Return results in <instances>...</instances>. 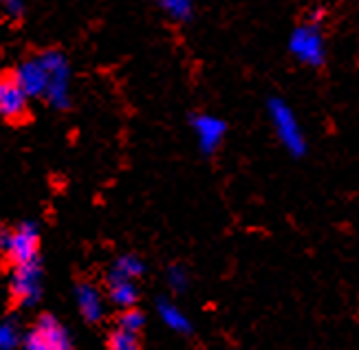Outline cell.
<instances>
[{
  "label": "cell",
  "mask_w": 359,
  "mask_h": 350,
  "mask_svg": "<svg viewBox=\"0 0 359 350\" xmlns=\"http://www.w3.org/2000/svg\"><path fill=\"white\" fill-rule=\"evenodd\" d=\"M326 11L316 7L306 11L304 18L293 25L287 36V53L306 69H324L329 62V40L324 29Z\"/></svg>",
  "instance_id": "1"
},
{
  "label": "cell",
  "mask_w": 359,
  "mask_h": 350,
  "mask_svg": "<svg viewBox=\"0 0 359 350\" xmlns=\"http://www.w3.org/2000/svg\"><path fill=\"white\" fill-rule=\"evenodd\" d=\"M264 108H267V119L271 123L278 141L283 143V148L293 159H302L309 152V141L293 106L285 97L271 95V97H267V102H264Z\"/></svg>",
  "instance_id": "2"
},
{
  "label": "cell",
  "mask_w": 359,
  "mask_h": 350,
  "mask_svg": "<svg viewBox=\"0 0 359 350\" xmlns=\"http://www.w3.org/2000/svg\"><path fill=\"white\" fill-rule=\"evenodd\" d=\"M40 62L46 69V75H49V84H46V95L44 100L49 102L53 108L65 110L71 106V67L67 55L57 51V49H46L42 53H38Z\"/></svg>",
  "instance_id": "3"
},
{
  "label": "cell",
  "mask_w": 359,
  "mask_h": 350,
  "mask_svg": "<svg viewBox=\"0 0 359 350\" xmlns=\"http://www.w3.org/2000/svg\"><path fill=\"white\" fill-rule=\"evenodd\" d=\"M38 227L34 222H20L15 229L0 227V251L15 264L38 260Z\"/></svg>",
  "instance_id": "4"
},
{
  "label": "cell",
  "mask_w": 359,
  "mask_h": 350,
  "mask_svg": "<svg viewBox=\"0 0 359 350\" xmlns=\"http://www.w3.org/2000/svg\"><path fill=\"white\" fill-rule=\"evenodd\" d=\"M11 295L20 307H34L42 295V269L38 260L15 264L11 271Z\"/></svg>",
  "instance_id": "5"
},
{
  "label": "cell",
  "mask_w": 359,
  "mask_h": 350,
  "mask_svg": "<svg viewBox=\"0 0 359 350\" xmlns=\"http://www.w3.org/2000/svg\"><path fill=\"white\" fill-rule=\"evenodd\" d=\"M190 128L196 137V146L201 154L212 156L223 146L227 137V121L212 113H194L190 115Z\"/></svg>",
  "instance_id": "6"
},
{
  "label": "cell",
  "mask_w": 359,
  "mask_h": 350,
  "mask_svg": "<svg viewBox=\"0 0 359 350\" xmlns=\"http://www.w3.org/2000/svg\"><path fill=\"white\" fill-rule=\"evenodd\" d=\"M29 113L27 93L11 75H0V117L7 121H22Z\"/></svg>",
  "instance_id": "7"
},
{
  "label": "cell",
  "mask_w": 359,
  "mask_h": 350,
  "mask_svg": "<svg viewBox=\"0 0 359 350\" xmlns=\"http://www.w3.org/2000/svg\"><path fill=\"white\" fill-rule=\"evenodd\" d=\"M15 82L20 84V88L27 93V97H44L46 95V84H49V75H46V69L40 62L38 55L29 58L25 62H20L18 69L13 71Z\"/></svg>",
  "instance_id": "8"
},
{
  "label": "cell",
  "mask_w": 359,
  "mask_h": 350,
  "mask_svg": "<svg viewBox=\"0 0 359 350\" xmlns=\"http://www.w3.org/2000/svg\"><path fill=\"white\" fill-rule=\"evenodd\" d=\"M77 297V307H80V313L86 317L88 322H100L104 317V297L100 293L97 286L93 284H80L75 291Z\"/></svg>",
  "instance_id": "9"
},
{
  "label": "cell",
  "mask_w": 359,
  "mask_h": 350,
  "mask_svg": "<svg viewBox=\"0 0 359 350\" xmlns=\"http://www.w3.org/2000/svg\"><path fill=\"white\" fill-rule=\"evenodd\" d=\"M146 271V264L139 256H133V253H126V256H121L115 260L113 264V271L108 276V282H135L144 276Z\"/></svg>",
  "instance_id": "10"
},
{
  "label": "cell",
  "mask_w": 359,
  "mask_h": 350,
  "mask_svg": "<svg viewBox=\"0 0 359 350\" xmlns=\"http://www.w3.org/2000/svg\"><path fill=\"white\" fill-rule=\"evenodd\" d=\"M36 328L46 337L51 350H73L71 339H69V332L65 330V326H62L55 320V317H51V315L40 317V322L36 324Z\"/></svg>",
  "instance_id": "11"
},
{
  "label": "cell",
  "mask_w": 359,
  "mask_h": 350,
  "mask_svg": "<svg viewBox=\"0 0 359 350\" xmlns=\"http://www.w3.org/2000/svg\"><path fill=\"white\" fill-rule=\"evenodd\" d=\"M157 7L168 20L177 25H190L196 15V3L194 0H154Z\"/></svg>",
  "instance_id": "12"
},
{
  "label": "cell",
  "mask_w": 359,
  "mask_h": 350,
  "mask_svg": "<svg viewBox=\"0 0 359 350\" xmlns=\"http://www.w3.org/2000/svg\"><path fill=\"white\" fill-rule=\"evenodd\" d=\"M157 313H159V317H161V322H163L170 330L179 332V335H190V332H192V322H190V317H187L179 307H175L172 302L161 299L159 304H157Z\"/></svg>",
  "instance_id": "13"
},
{
  "label": "cell",
  "mask_w": 359,
  "mask_h": 350,
  "mask_svg": "<svg viewBox=\"0 0 359 350\" xmlns=\"http://www.w3.org/2000/svg\"><path fill=\"white\" fill-rule=\"evenodd\" d=\"M108 293H111V299L113 304H117L119 309H135L137 299H139V289L135 282H111V289H108Z\"/></svg>",
  "instance_id": "14"
},
{
  "label": "cell",
  "mask_w": 359,
  "mask_h": 350,
  "mask_svg": "<svg viewBox=\"0 0 359 350\" xmlns=\"http://www.w3.org/2000/svg\"><path fill=\"white\" fill-rule=\"evenodd\" d=\"M20 328L13 322L0 324V350H15L20 346Z\"/></svg>",
  "instance_id": "15"
},
{
  "label": "cell",
  "mask_w": 359,
  "mask_h": 350,
  "mask_svg": "<svg viewBox=\"0 0 359 350\" xmlns=\"http://www.w3.org/2000/svg\"><path fill=\"white\" fill-rule=\"evenodd\" d=\"M144 322H146V317H144L142 311L126 309V311L121 313V317H119V328L126 330V332H133V335H137V332L144 328Z\"/></svg>",
  "instance_id": "16"
},
{
  "label": "cell",
  "mask_w": 359,
  "mask_h": 350,
  "mask_svg": "<svg viewBox=\"0 0 359 350\" xmlns=\"http://www.w3.org/2000/svg\"><path fill=\"white\" fill-rule=\"evenodd\" d=\"M108 348L111 350H139V342H137V335H133V332L117 328L111 335V339H108Z\"/></svg>",
  "instance_id": "17"
},
{
  "label": "cell",
  "mask_w": 359,
  "mask_h": 350,
  "mask_svg": "<svg viewBox=\"0 0 359 350\" xmlns=\"http://www.w3.org/2000/svg\"><path fill=\"white\" fill-rule=\"evenodd\" d=\"M25 13V0H0V15L5 18H22Z\"/></svg>",
  "instance_id": "18"
},
{
  "label": "cell",
  "mask_w": 359,
  "mask_h": 350,
  "mask_svg": "<svg viewBox=\"0 0 359 350\" xmlns=\"http://www.w3.org/2000/svg\"><path fill=\"white\" fill-rule=\"evenodd\" d=\"M168 282L170 286H172L175 291H185V286H187V274H185V269L183 267H170L168 269Z\"/></svg>",
  "instance_id": "19"
}]
</instances>
